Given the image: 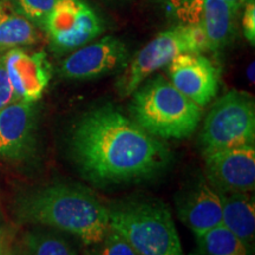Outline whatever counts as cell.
Returning <instances> with one entry per match:
<instances>
[{
  "label": "cell",
  "instance_id": "6da1fadb",
  "mask_svg": "<svg viewBox=\"0 0 255 255\" xmlns=\"http://www.w3.org/2000/svg\"><path fill=\"white\" fill-rule=\"evenodd\" d=\"M73 161L98 184L148 180L170 163V151L119 109L104 105L83 115L70 137Z\"/></svg>",
  "mask_w": 255,
  "mask_h": 255
},
{
  "label": "cell",
  "instance_id": "7a4b0ae2",
  "mask_svg": "<svg viewBox=\"0 0 255 255\" xmlns=\"http://www.w3.org/2000/svg\"><path fill=\"white\" fill-rule=\"evenodd\" d=\"M21 221L70 233L88 246L109 231V210L87 187L56 183L31 191L18 201Z\"/></svg>",
  "mask_w": 255,
  "mask_h": 255
},
{
  "label": "cell",
  "instance_id": "3957f363",
  "mask_svg": "<svg viewBox=\"0 0 255 255\" xmlns=\"http://www.w3.org/2000/svg\"><path fill=\"white\" fill-rule=\"evenodd\" d=\"M133 121L156 138L183 139L193 135L202 110L162 76L141 84L132 94Z\"/></svg>",
  "mask_w": 255,
  "mask_h": 255
},
{
  "label": "cell",
  "instance_id": "277c9868",
  "mask_svg": "<svg viewBox=\"0 0 255 255\" xmlns=\"http://www.w3.org/2000/svg\"><path fill=\"white\" fill-rule=\"evenodd\" d=\"M109 227L139 255H184L170 210L158 201H130L108 208Z\"/></svg>",
  "mask_w": 255,
  "mask_h": 255
},
{
  "label": "cell",
  "instance_id": "5b68a950",
  "mask_svg": "<svg viewBox=\"0 0 255 255\" xmlns=\"http://www.w3.org/2000/svg\"><path fill=\"white\" fill-rule=\"evenodd\" d=\"M255 104L245 91L232 90L215 102L203 122L200 145L203 155L254 144Z\"/></svg>",
  "mask_w": 255,
  "mask_h": 255
},
{
  "label": "cell",
  "instance_id": "8992f818",
  "mask_svg": "<svg viewBox=\"0 0 255 255\" xmlns=\"http://www.w3.org/2000/svg\"><path fill=\"white\" fill-rule=\"evenodd\" d=\"M43 27L59 52H72L87 45L104 30L100 17L82 0H58Z\"/></svg>",
  "mask_w": 255,
  "mask_h": 255
},
{
  "label": "cell",
  "instance_id": "52a82bcc",
  "mask_svg": "<svg viewBox=\"0 0 255 255\" xmlns=\"http://www.w3.org/2000/svg\"><path fill=\"white\" fill-rule=\"evenodd\" d=\"M193 53L184 25L161 32L137 52L117 82L121 97H129L152 73L181 53Z\"/></svg>",
  "mask_w": 255,
  "mask_h": 255
},
{
  "label": "cell",
  "instance_id": "ba28073f",
  "mask_svg": "<svg viewBox=\"0 0 255 255\" xmlns=\"http://www.w3.org/2000/svg\"><path fill=\"white\" fill-rule=\"evenodd\" d=\"M129 52L126 44L113 36L103 37L72 51L60 66L64 78L87 81L102 77L126 68Z\"/></svg>",
  "mask_w": 255,
  "mask_h": 255
},
{
  "label": "cell",
  "instance_id": "9c48e42d",
  "mask_svg": "<svg viewBox=\"0 0 255 255\" xmlns=\"http://www.w3.org/2000/svg\"><path fill=\"white\" fill-rule=\"evenodd\" d=\"M207 177L220 193H250L255 187V145L221 149L205 155Z\"/></svg>",
  "mask_w": 255,
  "mask_h": 255
},
{
  "label": "cell",
  "instance_id": "30bf717a",
  "mask_svg": "<svg viewBox=\"0 0 255 255\" xmlns=\"http://www.w3.org/2000/svg\"><path fill=\"white\" fill-rule=\"evenodd\" d=\"M171 84L181 94L206 107L219 90L220 72L212 60L201 53H181L168 64Z\"/></svg>",
  "mask_w": 255,
  "mask_h": 255
},
{
  "label": "cell",
  "instance_id": "8fae6325",
  "mask_svg": "<svg viewBox=\"0 0 255 255\" xmlns=\"http://www.w3.org/2000/svg\"><path fill=\"white\" fill-rule=\"evenodd\" d=\"M4 64L18 101L40 100L51 79V65L45 52H26L15 47L4 56Z\"/></svg>",
  "mask_w": 255,
  "mask_h": 255
},
{
  "label": "cell",
  "instance_id": "7c38bea8",
  "mask_svg": "<svg viewBox=\"0 0 255 255\" xmlns=\"http://www.w3.org/2000/svg\"><path fill=\"white\" fill-rule=\"evenodd\" d=\"M177 214L196 237L218 227L222 225L220 191L205 178H199L178 196Z\"/></svg>",
  "mask_w": 255,
  "mask_h": 255
},
{
  "label": "cell",
  "instance_id": "4fadbf2b",
  "mask_svg": "<svg viewBox=\"0 0 255 255\" xmlns=\"http://www.w3.org/2000/svg\"><path fill=\"white\" fill-rule=\"evenodd\" d=\"M33 103L15 101L0 109V157L21 159L30 154L36 135Z\"/></svg>",
  "mask_w": 255,
  "mask_h": 255
},
{
  "label": "cell",
  "instance_id": "5bb4252c",
  "mask_svg": "<svg viewBox=\"0 0 255 255\" xmlns=\"http://www.w3.org/2000/svg\"><path fill=\"white\" fill-rule=\"evenodd\" d=\"M201 20L210 51L222 50L231 43L237 30L239 7L222 0H200Z\"/></svg>",
  "mask_w": 255,
  "mask_h": 255
},
{
  "label": "cell",
  "instance_id": "9a60e30c",
  "mask_svg": "<svg viewBox=\"0 0 255 255\" xmlns=\"http://www.w3.org/2000/svg\"><path fill=\"white\" fill-rule=\"evenodd\" d=\"M222 199V226L253 248L255 202L250 193H220Z\"/></svg>",
  "mask_w": 255,
  "mask_h": 255
},
{
  "label": "cell",
  "instance_id": "2e32d148",
  "mask_svg": "<svg viewBox=\"0 0 255 255\" xmlns=\"http://www.w3.org/2000/svg\"><path fill=\"white\" fill-rule=\"evenodd\" d=\"M38 40L34 25L9 2L0 0V51L33 45Z\"/></svg>",
  "mask_w": 255,
  "mask_h": 255
},
{
  "label": "cell",
  "instance_id": "e0dca14e",
  "mask_svg": "<svg viewBox=\"0 0 255 255\" xmlns=\"http://www.w3.org/2000/svg\"><path fill=\"white\" fill-rule=\"evenodd\" d=\"M196 242L195 255H253V248L222 225L197 235Z\"/></svg>",
  "mask_w": 255,
  "mask_h": 255
},
{
  "label": "cell",
  "instance_id": "ac0fdd59",
  "mask_svg": "<svg viewBox=\"0 0 255 255\" xmlns=\"http://www.w3.org/2000/svg\"><path fill=\"white\" fill-rule=\"evenodd\" d=\"M23 255H78L66 240L55 233L31 231L24 237Z\"/></svg>",
  "mask_w": 255,
  "mask_h": 255
},
{
  "label": "cell",
  "instance_id": "d6986e66",
  "mask_svg": "<svg viewBox=\"0 0 255 255\" xmlns=\"http://www.w3.org/2000/svg\"><path fill=\"white\" fill-rule=\"evenodd\" d=\"M95 255H139L122 235L109 228Z\"/></svg>",
  "mask_w": 255,
  "mask_h": 255
},
{
  "label": "cell",
  "instance_id": "ffe728a7",
  "mask_svg": "<svg viewBox=\"0 0 255 255\" xmlns=\"http://www.w3.org/2000/svg\"><path fill=\"white\" fill-rule=\"evenodd\" d=\"M21 13L28 20L44 26L47 15L58 0H17Z\"/></svg>",
  "mask_w": 255,
  "mask_h": 255
},
{
  "label": "cell",
  "instance_id": "44dd1931",
  "mask_svg": "<svg viewBox=\"0 0 255 255\" xmlns=\"http://www.w3.org/2000/svg\"><path fill=\"white\" fill-rule=\"evenodd\" d=\"M18 101L6 71L4 57H0V109Z\"/></svg>",
  "mask_w": 255,
  "mask_h": 255
},
{
  "label": "cell",
  "instance_id": "7402d4cb",
  "mask_svg": "<svg viewBox=\"0 0 255 255\" xmlns=\"http://www.w3.org/2000/svg\"><path fill=\"white\" fill-rule=\"evenodd\" d=\"M242 31L248 43L255 44V2L254 0H248L245 6L242 14Z\"/></svg>",
  "mask_w": 255,
  "mask_h": 255
},
{
  "label": "cell",
  "instance_id": "603a6c76",
  "mask_svg": "<svg viewBox=\"0 0 255 255\" xmlns=\"http://www.w3.org/2000/svg\"><path fill=\"white\" fill-rule=\"evenodd\" d=\"M222 1H226V2H228V4L234 5V6H237V7L241 8V6L244 5V2L246 1V0H222Z\"/></svg>",
  "mask_w": 255,
  "mask_h": 255
},
{
  "label": "cell",
  "instance_id": "cb8c5ba5",
  "mask_svg": "<svg viewBox=\"0 0 255 255\" xmlns=\"http://www.w3.org/2000/svg\"><path fill=\"white\" fill-rule=\"evenodd\" d=\"M2 239H4V237H2V229L0 228V255L2 253Z\"/></svg>",
  "mask_w": 255,
  "mask_h": 255
}]
</instances>
